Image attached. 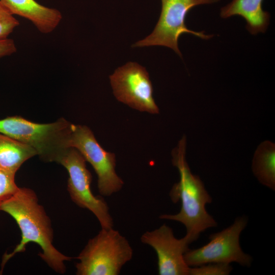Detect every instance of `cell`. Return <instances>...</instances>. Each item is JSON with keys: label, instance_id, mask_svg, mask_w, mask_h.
<instances>
[{"label": "cell", "instance_id": "obj_2", "mask_svg": "<svg viewBox=\"0 0 275 275\" xmlns=\"http://www.w3.org/2000/svg\"><path fill=\"white\" fill-rule=\"evenodd\" d=\"M186 145L184 136L172 152V163L178 170L180 180L173 186L170 197L174 203L180 201L181 209L178 213L162 214L159 218L184 225L186 229L184 237L191 243L206 229L216 226L217 223L205 208L212 202L211 196L200 177L191 173L186 161Z\"/></svg>", "mask_w": 275, "mask_h": 275}, {"label": "cell", "instance_id": "obj_17", "mask_svg": "<svg viewBox=\"0 0 275 275\" xmlns=\"http://www.w3.org/2000/svg\"><path fill=\"white\" fill-rule=\"evenodd\" d=\"M19 25V22L0 2V38H6Z\"/></svg>", "mask_w": 275, "mask_h": 275}, {"label": "cell", "instance_id": "obj_15", "mask_svg": "<svg viewBox=\"0 0 275 275\" xmlns=\"http://www.w3.org/2000/svg\"><path fill=\"white\" fill-rule=\"evenodd\" d=\"M232 270L229 264L209 263L189 268V275H228Z\"/></svg>", "mask_w": 275, "mask_h": 275}, {"label": "cell", "instance_id": "obj_14", "mask_svg": "<svg viewBox=\"0 0 275 275\" xmlns=\"http://www.w3.org/2000/svg\"><path fill=\"white\" fill-rule=\"evenodd\" d=\"M252 170L259 182L267 187L275 189V146L270 141L262 143L254 156Z\"/></svg>", "mask_w": 275, "mask_h": 275}, {"label": "cell", "instance_id": "obj_18", "mask_svg": "<svg viewBox=\"0 0 275 275\" xmlns=\"http://www.w3.org/2000/svg\"><path fill=\"white\" fill-rule=\"evenodd\" d=\"M17 50L14 41L13 39L0 38V58L10 56Z\"/></svg>", "mask_w": 275, "mask_h": 275}, {"label": "cell", "instance_id": "obj_13", "mask_svg": "<svg viewBox=\"0 0 275 275\" xmlns=\"http://www.w3.org/2000/svg\"><path fill=\"white\" fill-rule=\"evenodd\" d=\"M34 148L0 133V168L15 174L22 164L36 155Z\"/></svg>", "mask_w": 275, "mask_h": 275}, {"label": "cell", "instance_id": "obj_5", "mask_svg": "<svg viewBox=\"0 0 275 275\" xmlns=\"http://www.w3.org/2000/svg\"><path fill=\"white\" fill-rule=\"evenodd\" d=\"M86 162L81 153L71 147L65 151L57 163L62 165L68 173L67 190L71 200L78 207L93 213L101 228H112L113 219L107 203L102 197L94 195L91 190L92 175Z\"/></svg>", "mask_w": 275, "mask_h": 275}, {"label": "cell", "instance_id": "obj_11", "mask_svg": "<svg viewBox=\"0 0 275 275\" xmlns=\"http://www.w3.org/2000/svg\"><path fill=\"white\" fill-rule=\"evenodd\" d=\"M13 15L31 21L42 33L52 32L62 19L61 12L40 5L35 0H0Z\"/></svg>", "mask_w": 275, "mask_h": 275}, {"label": "cell", "instance_id": "obj_4", "mask_svg": "<svg viewBox=\"0 0 275 275\" xmlns=\"http://www.w3.org/2000/svg\"><path fill=\"white\" fill-rule=\"evenodd\" d=\"M129 241L114 229H103L90 239L78 256L77 275H118L132 258Z\"/></svg>", "mask_w": 275, "mask_h": 275}, {"label": "cell", "instance_id": "obj_9", "mask_svg": "<svg viewBox=\"0 0 275 275\" xmlns=\"http://www.w3.org/2000/svg\"><path fill=\"white\" fill-rule=\"evenodd\" d=\"M109 78L118 100L141 112L158 114L153 97L152 85L144 67L128 62L117 68Z\"/></svg>", "mask_w": 275, "mask_h": 275}, {"label": "cell", "instance_id": "obj_16", "mask_svg": "<svg viewBox=\"0 0 275 275\" xmlns=\"http://www.w3.org/2000/svg\"><path fill=\"white\" fill-rule=\"evenodd\" d=\"M15 174L0 168V204L12 196L18 189Z\"/></svg>", "mask_w": 275, "mask_h": 275}, {"label": "cell", "instance_id": "obj_12", "mask_svg": "<svg viewBox=\"0 0 275 275\" xmlns=\"http://www.w3.org/2000/svg\"><path fill=\"white\" fill-rule=\"evenodd\" d=\"M263 0H232L221 9L220 16L228 18L238 15L246 22V28L252 35L264 33L269 22V13L262 9Z\"/></svg>", "mask_w": 275, "mask_h": 275}, {"label": "cell", "instance_id": "obj_8", "mask_svg": "<svg viewBox=\"0 0 275 275\" xmlns=\"http://www.w3.org/2000/svg\"><path fill=\"white\" fill-rule=\"evenodd\" d=\"M247 222L244 216L238 217L229 227L210 235V241L205 245L188 249L184 254L186 264L195 267L209 263L236 262L243 266H250L252 258L243 252L239 243L240 235Z\"/></svg>", "mask_w": 275, "mask_h": 275}, {"label": "cell", "instance_id": "obj_1", "mask_svg": "<svg viewBox=\"0 0 275 275\" xmlns=\"http://www.w3.org/2000/svg\"><path fill=\"white\" fill-rule=\"evenodd\" d=\"M0 211L13 217L21 232L20 241L13 251L3 256L1 273L6 263L16 254L24 252L30 242L40 246L42 252L38 255L51 269L60 274L66 272L65 262L74 258L65 255L54 246L51 220L33 189L19 187L12 196L0 204Z\"/></svg>", "mask_w": 275, "mask_h": 275}, {"label": "cell", "instance_id": "obj_10", "mask_svg": "<svg viewBox=\"0 0 275 275\" xmlns=\"http://www.w3.org/2000/svg\"><path fill=\"white\" fill-rule=\"evenodd\" d=\"M141 241L155 250L159 275L189 274L190 267L185 262L184 254L190 243L185 237L177 239L172 229L163 224L153 231L145 232Z\"/></svg>", "mask_w": 275, "mask_h": 275}, {"label": "cell", "instance_id": "obj_6", "mask_svg": "<svg viewBox=\"0 0 275 275\" xmlns=\"http://www.w3.org/2000/svg\"><path fill=\"white\" fill-rule=\"evenodd\" d=\"M219 0H161V9L159 18L152 33L144 39L133 45V47L160 45L172 49L179 56L178 39L184 33H190L202 39L213 37L204 32H196L187 28L185 18L194 7L218 2Z\"/></svg>", "mask_w": 275, "mask_h": 275}, {"label": "cell", "instance_id": "obj_7", "mask_svg": "<svg viewBox=\"0 0 275 275\" xmlns=\"http://www.w3.org/2000/svg\"><path fill=\"white\" fill-rule=\"evenodd\" d=\"M68 146L77 150L91 164L97 175L101 195L111 196L121 189L124 182L116 172L115 154L102 148L89 127L72 124Z\"/></svg>", "mask_w": 275, "mask_h": 275}, {"label": "cell", "instance_id": "obj_3", "mask_svg": "<svg viewBox=\"0 0 275 275\" xmlns=\"http://www.w3.org/2000/svg\"><path fill=\"white\" fill-rule=\"evenodd\" d=\"M71 125L63 118L51 123L40 124L12 116L0 120V133L31 146L44 161L57 162L69 148Z\"/></svg>", "mask_w": 275, "mask_h": 275}]
</instances>
